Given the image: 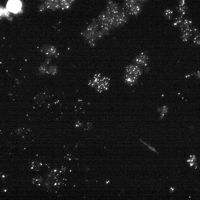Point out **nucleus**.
Wrapping results in <instances>:
<instances>
[{"instance_id": "obj_29", "label": "nucleus", "mask_w": 200, "mask_h": 200, "mask_svg": "<svg viewBox=\"0 0 200 200\" xmlns=\"http://www.w3.org/2000/svg\"><path fill=\"white\" fill-rule=\"evenodd\" d=\"M81 125H82L81 123L80 122H78L76 123L75 124V126L77 127L81 126Z\"/></svg>"}, {"instance_id": "obj_23", "label": "nucleus", "mask_w": 200, "mask_h": 200, "mask_svg": "<svg viewBox=\"0 0 200 200\" xmlns=\"http://www.w3.org/2000/svg\"><path fill=\"white\" fill-rule=\"evenodd\" d=\"M158 112H161V119H162L163 117H164L165 114H166L167 113H168V108L167 106H163L161 108H158Z\"/></svg>"}, {"instance_id": "obj_14", "label": "nucleus", "mask_w": 200, "mask_h": 200, "mask_svg": "<svg viewBox=\"0 0 200 200\" xmlns=\"http://www.w3.org/2000/svg\"><path fill=\"white\" fill-rule=\"evenodd\" d=\"M138 78L130 74H125L123 76V81L129 86H132L137 84Z\"/></svg>"}, {"instance_id": "obj_28", "label": "nucleus", "mask_w": 200, "mask_h": 200, "mask_svg": "<svg viewBox=\"0 0 200 200\" xmlns=\"http://www.w3.org/2000/svg\"><path fill=\"white\" fill-rule=\"evenodd\" d=\"M149 0H138V2H139L141 3H142L143 4V3H145L148 2Z\"/></svg>"}, {"instance_id": "obj_22", "label": "nucleus", "mask_w": 200, "mask_h": 200, "mask_svg": "<svg viewBox=\"0 0 200 200\" xmlns=\"http://www.w3.org/2000/svg\"><path fill=\"white\" fill-rule=\"evenodd\" d=\"M200 32L194 34L191 38L193 45L195 46H200Z\"/></svg>"}, {"instance_id": "obj_4", "label": "nucleus", "mask_w": 200, "mask_h": 200, "mask_svg": "<svg viewBox=\"0 0 200 200\" xmlns=\"http://www.w3.org/2000/svg\"><path fill=\"white\" fill-rule=\"evenodd\" d=\"M130 16L123 8L114 16V29L121 28L128 23Z\"/></svg>"}, {"instance_id": "obj_16", "label": "nucleus", "mask_w": 200, "mask_h": 200, "mask_svg": "<svg viewBox=\"0 0 200 200\" xmlns=\"http://www.w3.org/2000/svg\"><path fill=\"white\" fill-rule=\"evenodd\" d=\"M60 8L66 10L70 9L76 0H59Z\"/></svg>"}, {"instance_id": "obj_27", "label": "nucleus", "mask_w": 200, "mask_h": 200, "mask_svg": "<svg viewBox=\"0 0 200 200\" xmlns=\"http://www.w3.org/2000/svg\"><path fill=\"white\" fill-rule=\"evenodd\" d=\"M194 74L196 76H197L198 78H199L200 77V71H198L197 72H194Z\"/></svg>"}, {"instance_id": "obj_2", "label": "nucleus", "mask_w": 200, "mask_h": 200, "mask_svg": "<svg viewBox=\"0 0 200 200\" xmlns=\"http://www.w3.org/2000/svg\"><path fill=\"white\" fill-rule=\"evenodd\" d=\"M110 79L106 76H102L101 74H96L89 81L88 85L93 88L96 92L102 93L106 91L110 88Z\"/></svg>"}, {"instance_id": "obj_3", "label": "nucleus", "mask_w": 200, "mask_h": 200, "mask_svg": "<svg viewBox=\"0 0 200 200\" xmlns=\"http://www.w3.org/2000/svg\"><path fill=\"white\" fill-rule=\"evenodd\" d=\"M114 16L111 15L105 10L98 16L99 29L104 32L105 36L108 35L114 29Z\"/></svg>"}, {"instance_id": "obj_17", "label": "nucleus", "mask_w": 200, "mask_h": 200, "mask_svg": "<svg viewBox=\"0 0 200 200\" xmlns=\"http://www.w3.org/2000/svg\"><path fill=\"white\" fill-rule=\"evenodd\" d=\"M138 2V0H124L123 8L127 12Z\"/></svg>"}, {"instance_id": "obj_13", "label": "nucleus", "mask_w": 200, "mask_h": 200, "mask_svg": "<svg viewBox=\"0 0 200 200\" xmlns=\"http://www.w3.org/2000/svg\"><path fill=\"white\" fill-rule=\"evenodd\" d=\"M21 3L18 0H10L7 5L8 10L12 12L18 11L21 9Z\"/></svg>"}, {"instance_id": "obj_18", "label": "nucleus", "mask_w": 200, "mask_h": 200, "mask_svg": "<svg viewBox=\"0 0 200 200\" xmlns=\"http://www.w3.org/2000/svg\"><path fill=\"white\" fill-rule=\"evenodd\" d=\"M50 58L47 59L46 61L43 62L38 68V74L40 75L46 74L47 69L48 68L47 65L50 63Z\"/></svg>"}, {"instance_id": "obj_1", "label": "nucleus", "mask_w": 200, "mask_h": 200, "mask_svg": "<svg viewBox=\"0 0 200 200\" xmlns=\"http://www.w3.org/2000/svg\"><path fill=\"white\" fill-rule=\"evenodd\" d=\"M99 29L98 19L94 18L92 20L91 22L86 28L81 32L82 36L91 47L95 46L96 41L97 40L96 37V33Z\"/></svg>"}, {"instance_id": "obj_10", "label": "nucleus", "mask_w": 200, "mask_h": 200, "mask_svg": "<svg viewBox=\"0 0 200 200\" xmlns=\"http://www.w3.org/2000/svg\"><path fill=\"white\" fill-rule=\"evenodd\" d=\"M143 7V4L139 2L126 12L130 16H137L142 11Z\"/></svg>"}, {"instance_id": "obj_24", "label": "nucleus", "mask_w": 200, "mask_h": 200, "mask_svg": "<svg viewBox=\"0 0 200 200\" xmlns=\"http://www.w3.org/2000/svg\"><path fill=\"white\" fill-rule=\"evenodd\" d=\"M38 11L40 12H42L46 10V8L45 6L44 3L43 4L40 5L38 7Z\"/></svg>"}, {"instance_id": "obj_25", "label": "nucleus", "mask_w": 200, "mask_h": 200, "mask_svg": "<svg viewBox=\"0 0 200 200\" xmlns=\"http://www.w3.org/2000/svg\"><path fill=\"white\" fill-rule=\"evenodd\" d=\"M140 141H141L142 142L144 143V144L145 145H146L147 146H148L149 147V148L150 149V150H151L152 151H154V152L156 153L159 154L158 153V152L157 151H156V150H155V149H154V148H153V147H152V146H150V145H149L148 144H146V143L142 141V140L141 139H140Z\"/></svg>"}, {"instance_id": "obj_9", "label": "nucleus", "mask_w": 200, "mask_h": 200, "mask_svg": "<svg viewBox=\"0 0 200 200\" xmlns=\"http://www.w3.org/2000/svg\"><path fill=\"white\" fill-rule=\"evenodd\" d=\"M176 10L179 15L184 17L187 15L188 14V9L186 0H180Z\"/></svg>"}, {"instance_id": "obj_32", "label": "nucleus", "mask_w": 200, "mask_h": 200, "mask_svg": "<svg viewBox=\"0 0 200 200\" xmlns=\"http://www.w3.org/2000/svg\"><path fill=\"white\" fill-rule=\"evenodd\" d=\"M40 1H44V0H40Z\"/></svg>"}, {"instance_id": "obj_26", "label": "nucleus", "mask_w": 200, "mask_h": 200, "mask_svg": "<svg viewBox=\"0 0 200 200\" xmlns=\"http://www.w3.org/2000/svg\"><path fill=\"white\" fill-rule=\"evenodd\" d=\"M5 9L0 7V17H2V16H4V13L5 12Z\"/></svg>"}, {"instance_id": "obj_11", "label": "nucleus", "mask_w": 200, "mask_h": 200, "mask_svg": "<svg viewBox=\"0 0 200 200\" xmlns=\"http://www.w3.org/2000/svg\"><path fill=\"white\" fill-rule=\"evenodd\" d=\"M44 4L49 10H55L60 9L59 0H46Z\"/></svg>"}, {"instance_id": "obj_12", "label": "nucleus", "mask_w": 200, "mask_h": 200, "mask_svg": "<svg viewBox=\"0 0 200 200\" xmlns=\"http://www.w3.org/2000/svg\"><path fill=\"white\" fill-rule=\"evenodd\" d=\"M193 23L192 19L185 18L179 27L180 33L192 28Z\"/></svg>"}, {"instance_id": "obj_19", "label": "nucleus", "mask_w": 200, "mask_h": 200, "mask_svg": "<svg viewBox=\"0 0 200 200\" xmlns=\"http://www.w3.org/2000/svg\"><path fill=\"white\" fill-rule=\"evenodd\" d=\"M185 17L181 15H178L176 17H174L173 20V22L172 24V26L176 28H179V25L182 22Z\"/></svg>"}, {"instance_id": "obj_15", "label": "nucleus", "mask_w": 200, "mask_h": 200, "mask_svg": "<svg viewBox=\"0 0 200 200\" xmlns=\"http://www.w3.org/2000/svg\"><path fill=\"white\" fill-rule=\"evenodd\" d=\"M193 28H191L186 30L184 31L183 32L180 33L181 39L182 40L183 42L186 43L191 39L192 36L194 35L193 32Z\"/></svg>"}, {"instance_id": "obj_6", "label": "nucleus", "mask_w": 200, "mask_h": 200, "mask_svg": "<svg viewBox=\"0 0 200 200\" xmlns=\"http://www.w3.org/2000/svg\"><path fill=\"white\" fill-rule=\"evenodd\" d=\"M143 72L142 68L134 63L127 65L125 69V74L134 76L138 79H139L142 75Z\"/></svg>"}, {"instance_id": "obj_7", "label": "nucleus", "mask_w": 200, "mask_h": 200, "mask_svg": "<svg viewBox=\"0 0 200 200\" xmlns=\"http://www.w3.org/2000/svg\"><path fill=\"white\" fill-rule=\"evenodd\" d=\"M121 8L119 5L112 0H109L107 3L105 10L112 16H115L119 13Z\"/></svg>"}, {"instance_id": "obj_20", "label": "nucleus", "mask_w": 200, "mask_h": 200, "mask_svg": "<svg viewBox=\"0 0 200 200\" xmlns=\"http://www.w3.org/2000/svg\"><path fill=\"white\" fill-rule=\"evenodd\" d=\"M174 10L170 9H167L163 12L162 14L165 19L167 20L172 19L174 16Z\"/></svg>"}, {"instance_id": "obj_21", "label": "nucleus", "mask_w": 200, "mask_h": 200, "mask_svg": "<svg viewBox=\"0 0 200 200\" xmlns=\"http://www.w3.org/2000/svg\"><path fill=\"white\" fill-rule=\"evenodd\" d=\"M58 73V68L56 65H52L49 67L47 69L46 74L50 75H56Z\"/></svg>"}, {"instance_id": "obj_8", "label": "nucleus", "mask_w": 200, "mask_h": 200, "mask_svg": "<svg viewBox=\"0 0 200 200\" xmlns=\"http://www.w3.org/2000/svg\"><path fill=\"white\" fill-rule=\"evenodd\" d=\"M41 52L50 57L58 58L59 55L57 49L51 45H45L41 48Z\"/></svg>"}, {"instance_id": "obj_30", "label": "nucleus", "mask_w": 200, "mask_h": 200, "mask_svg": "<svg viewBox=\"0 0 200 200\" xmlns=\"http://www.w3.org/2000/svg\"><path fill=\"white\" fill-rule=\"evenodd\" d=\"M174 190H175V188H174V187H171L170 190V191L171 193H172L174 191Z\"/></svg>"}, {"instance_id": "obj_5", "label": "nucleus", "mask_w": 200, "mask_h": 200, "mask_svg": "<svg viewBox=\"0 0 200 200\" xmlns=\"http://www.w3.org/2000/svg\"><path fill=\"white\" fill-rule=\"evenodd\" d=\"M150 58L148 53L146 51H144L141 53L133 60V62L134 64L139 65L144 69L145 71L148 72L149 70V62Z\"/></svg>"}, {"instance_id": "obj_31", "label": "nucleus", "mask_w": 200, "mask_h": 200, "mask_svg": "<svg viewBox=\"0 0 200 200\" xmlns=\"http://www.w3.org/2000/svg\"><path fill=\"white\" fill-rule=\"evenodd\" d=\"M194 163H194V162H190V166H193V165H194Z\"/></svg>"}]
</instances>
